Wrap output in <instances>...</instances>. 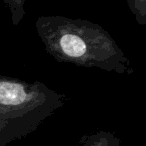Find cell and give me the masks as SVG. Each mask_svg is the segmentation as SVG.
I'll use <instances>...</instances> for the list:
<instances>
[{
	"instance_id": "cell-6",
	"label": "cell",
	"mask_w": 146,
	"mask_h": 146,
	"mask_svg": "<svg viewBox=\"0 0 146 146\" xmlns=\"http://www.w3.org/2000/svg\"><path fill=\"white\" fill-rule=\"evenodd\" d=\"M0 146H7V144L4 143L3 141H1V140H0Z\"/></svg>"
},
{
	"instance_id": "cell-5",
	"label": "cell",
	"mask_w": 146,
	"mask_h": 146,
	"mask_svg": "<svg viewBox=\"0 0 146 146\" xmlns=\"http://www.w3.org/2000/svg\"><path fill=\"white\" fill-rule=\"evenodd\" d=\"M135 21L141 26L146 24V0H126Z\"/></svg>"
},
{
	"instance_id": "cell-2",
	"label": "cell",
	"mask_w": 146,
	"mask_h": 146,
	"mask_svg": "<svg viewBox=\"0 0 146 146\" xmlns=\"http://www.w3.org/2000/svg\"><path fill=\"white\" fill-rule=\"evenodd\" d=\"M67 97L40 81L0 75V140L8 145L38 129Z\"/></svg>"
},
{
	"instance_id": "cell-3",
	"label": "cell",
	"mask_w": 146,
	"mask_h": 146,
	"mask_svg": "<svg viewBox=\"0 0 146 146\" xmlns=\"http://www.w3.org/2000/svg\"><path fill=\"white\" fill-rule=\"evenodd\" d=\"M120 138L115 133L99 130L84 135L80 138L76 146H120Z\"/></svg>"
},
{
	"instance_id": "cell-4",
	"label": "cell",
	"mask_w": 146,
	"mask_h": 146,
	"mask_svg": "<svg viewBox=\"0 0 146 146\" xmlns=\"http://www.w3.org/2000/svg\"><path fill=\"white\" fill-rule=\"evenodd\" d=\"M26 1L27 0H3L4 4L9 10L11 22L14 26H17L26 15Z\"/></svg>"
},
{
	"instance_id": "cell-1",
	"label": "cell",
	"mask_w": 146,
	"mask_h": 146,
	"mask_svg": "<svg viewBox=\"0 0 146 146\" xmlns=\"http://www.w3.org/2000/svg\"><path fill=\"white\" fill-rule=\"evenodd\" d=\"M35 29L45 51L57 62L117 74L134 72L115 39L97 23L63 15H41Z\"/></svg>"
}]
</instances>
